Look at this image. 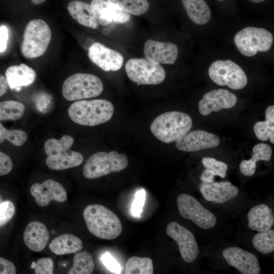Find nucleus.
<instances>
[{
  "label": "nucleus",
  "mask_w": 274,
  "mask_h": 274,
  "mask_svg": "<svg viewBox=\"0 0 274 274\" xmlns=\"http://www.w3.org/2000/svg\"><path fill=\"white\" fill-rule=\"evenodd\" d=\"M254 248L262 254L270 253L274 251V230L259 232L252 239Z\"/></svg>",
  "instance_id": "473e14b6"
},
{
  "label": "nucleus",
  "mask_w": 274,
  "mask_h": 274,
  "mask_svg": "<svg viewBox=\"0 0 274 274\" xmlns=\"http://www.w3.org/2000/svg\"><path fill=\"white\" fill-rule=\"evenodd\" d=\"M202 163L206 168L213 171L216 175L222 178L226 176L228 168L227 165L221 161H218L212 157H204L202 159Z\"/></svg>",
  "instance_id": "c9c22d12"
},
{
  "label": "nucleus",
  "mask_w": 274,
  "mask_h": 274,
  "mask_svg": "<svg viewBox=\"0 0 274 274\" xmlns=\"http://www.w3.org/2000/svg\"><path fill=\"white\" fill-rule=\"evenodd\" d=\"M227 263L243 274H258L260 267L255 255L235 247L225 249L222 253Z\"/></svg>",
  "instance_id": "dca6fc26"
},
{
  "label": "nucleus",
  "mask_w": 274,
  "mask_h": 274,
  "mask_svg": "<svg viewBox=\"0 0 274 274\" xmlns=\"http://www.w3.org/2000/svg\"><path fill=\"white\" fill-rule=\"evenodd\" d=\"M16 268L11 261L0 257V274H15Z\"/></svg>",
  "instance_id": "79ce46f5"
},
{
  "label": "nucleus",
  "mask_w": 274,
  "mask_h": 274,
  "mask_svg": "<svg viewBox=\"0 0 274 274\" xmlns=\"http://www.w3.org/2000/svg\"><path fill=\"white\" fill-rule=\"evenodd\" d=\"M83 161V157L80 153L69 149L48 156L46 163L50 169L60 170L78 166Z\"/></svg>",
  "instance_id": "b1692460"
},
{
  "label": "nucleus",
  "mask_w": 274,
  "mask_h": 274,
  "mask_svg": "<svg viewBox=\"0 0 274 274\" xmlns=\"http://www.w3.org/2000/svg\"><path fill=\"white\" fill-rule=\"evenodd\" d=\"M94 268L91 254L86 251L75 253L73 266L67 272L68 274H91Z\"/></svg>",
  "instance_id": "cd10ccee"
},
{
  "label": "nucleus",
  "mask_w": 274,
  "mask_h": 274,
  "mask_svg": "<svg viewBox=\"0 0 274 274\" xmlns=\"http://www.w3.org/2000/svg\"><path fill=\"white\" fill-rule=\"evenodd\" d=\"M30 192L36 203L42 207L47 206L52 200L62 202L67 199L64 187L51 179L45 180L42 183H34L30 187Z\"/></svg>",
  "instance_id": "f8f14e48"
},
{
  "label": "nucleus",
  "mask_w": 274,
  "mask_h": 274,
  "mask_svg": "<svg viewBox=\"0 0 274 274\" xmlns=\"http://www.w3.org/2000/svg\"><path fill=\"white\" fill-rule=\"evenodd\" d=\"M265 121H259L254 126L256 137L260 141L269 139L270 133L274 131V106L267 107L265 111Z\"/></svg>",
  "instance_id": "7c9ffc66"
},
{
  "label": "nucleus",
  "mask_w": 274,
  "mask_h": 274,
  "mask_svg": "<svg viewBox=\"0 0 274 274\" xmlns=\"http://www.w3.org/2000/svg\"><path fill=\"white\" fill-rule=\"evenodd\" d=\"M199 190L207 201L222 203L235 197L238 193V188L228 181L221 182H202Z\"/></svg>",
  "instance_id": "6ab92c4d"
},
{
  "label": "nucleus",
  "mask_w": 274,
  "mask_h": 274,
  "mask_svg": "<svg viewBox=\"0 0 274 274\" xmlns=\"http://www.w3.org/2000/svg\"><path fill=\"white\" fill-rule=\"evenodd\" d=\"M36 76L35 71L24 63L10 66L5 72L8 86L12 89L32 84Z\"/></svg>",
  "instance_id": "412c9836"
},
{
  "label": "nucleus",
  "mask_w": 274,
  "mask_h": 274,
  "mask_svg": "<svg viewBox=\"0 0 274 274\" xmlns=\"http://www.w3.org/2000/svg\"><path fill=\"white\" fill-rule=\"evenodd\" d=\"M177 205L180 215L191 220L200 228L210 229L216 224L215 216L190 195L180 194L177 198Z\"/></svg>",
  "instance_id": "9d476101"
},
{
  "label": "nucleus",
  "mask_w": 274,
  "mask_h": 274,
  "mask_svg": "<svg viewBox=\"0 0 274 274\" xmlns=\"http://www.w3.org/2000/svg\"><path fill=\"white\" fill-rule=\"evenodd\" d=\"M166 232L178 244L181 257L188 263L194 261L199 254L197 243L194 235L176 222L167 226Z\"/></svg>",
  "instance_id": "9b49d317"
},
{
  "label": "nucleus",
  "mask_w": 274,
  "mask_h": 274,
  "mask_svg": "<svg viewBox=\"0 0 274 274\" xmlns=\"http://www.w3.org/2000/svg\"><path fill=\"white\" fill-rule=\"evenodd\" d=\"M250 1L254 3H261L262 2H264L265 0H250Z\"/></svg>",
  "instance_id": "09e8293b"
},
{
  "label": "nucleus",
  "mask_w": 274,
  "mask_h": 274,
  "mask_svg": "<svg viewBox=\"0 0 274 274\" xmlns=\"http://www.w3.org/2000/svg\"><path fill=\"white\" fill-rule=\"evenodd\" d=\"M88 56L93 63L106 72L119 70L124 62L121 54L98 42L89 47Z\"/></svg>",
  "instance_id": "4468645a"
},
{
  "label": "nucleus",
  "mask_w": 274,
  "mask_h": 274,
  "mask_svg": "<svg viewBox=\"0 0 274 274\" xmlns=\"http://www.w3.org/2000/svg\"><path fill=\"white\" fill-rule=\"evenodd\" d=\"M101 261L110 270L113 272H119L120 266L115 259L108 253H106L101 257Z\"/></svg>",
  "instance_id": "a19ab883"
},
{
  "label": "nucleus",
  "mask_w": 274,
  "mask_h": 274,
  "mask_svg": "<svg viewBox=\"0 0 274 274\" xmlns=\"http://www.w3.org/2000/svg\"><path fill=\"white\" fill-rule=\"evenodd\" d=\"M218 1H223V0H218Z\"/></svg>",
  "instance_id": "3c124183"
},
{
  "label": "nucleus",
  "mask_w": 274,
  "mask_h": 274,
  "mask_svg": "<svg viewBox=\"0 0 274 274\" xmlns=\"http://www.w3.org/2000/svg\"><path fill=\"white\" fill-rule=\"evenodd\" d=\"M192 126L191 117L187 114L177 111L162 113L152 122L150 130L153 134L164 143L176 142Z\"/></svg>",
  "instance_id": "7ed1b4c3"
},
{
  "label": "nucleus",
  "mask_w": 274,
  "mask_h": 274,
  "mask_svg": "<svg viewBox=\"0 0 274 274\" xmlns=\"http://www.w3.org/2000/svg\"><path fill=\"white\" fill-rule=\"evenodd\" d=\"M103 84L96 76L76 73L67 77L62 86L63 97L69 101L94 97L103 91Z\"/></svg>",
  "instance_id": "39448f33"
},
{
  "label": "nucleus",
  "mask_w": 274,
  "mask_h": 274,
  "mask_svg": "<svg viewBox=\"0 0 274 274\" xmlns=\"http://www.w3.org/2000/svg\"><path fill=\"white\" fill-rule=\"evenodd\" d=\"M273 134H274V131L270 133V136H269V140H270V142L272 144H274V136H273Z\"/></svg>",
  "instance_id": "de8ad7c7"
},
{
  "label": "nucleus",
  "mask_w": 274,
  "mask_h": 274,
  "mask_svg": "<svg viewBox=\"0 0 274 274\" xmlns=\"http://www.w3.org/2000/svg\"><path fill=\"white\" fill-rule=\"evenodd\" d=\"M24 105L15 100H9L0 102V122L2 121H15L24 115Z\"/></svg>",
  "instance_id": "c85d7f7f"
},
{
  "label": "nucleus",
  "mask_w": 274,
  "mask_h": 274,
  "mask_svg": "<svg viewBox=\"0 0 274 274\" xmlns=\"http://www.w3.org/2000/svg\"><path fill=\"white\" fill-rule=\"evenodd\" d=\"M215 174L210 169L206 168L200 176V180L202 182H214Z\"/></svg>",
  "instance_id": "c03bdc74"
},
{
  "label": "nucleus",
  "mask_w": 274,
  "mask_h": 274,
  "mask_svg": "<svg viewBox=\"0 0 274 274\" xmlns=\"http://www.w3.org/2000/svg\"><path fill=\"white\" fill-rule=\"evenodd\" d=\"M145 194V191L143 189L136 192L131 208V213L134 216H140L144 204Z\"/></svg>",
  "instance_id": "58836bf2"
},
{
  "label": "nucleus",
  "mask_w": 274,
  "mask_h": 274,
  "mask_svg": "<svg viewBox=\"0 0 274 274\" xmlns=\"http://www.w3.org/2000/svg\"><path fill=\"white\" fill-rule=\"evenodd\" d=\"M15 208L9 200L0 203V228L7 224L15 214Z\"/></svg>",
  "instance_id": "e433bc0d"
},
{
  "label": "nucleus",
  "mask_w": 274,
  "mask_h": 274,
  "mask_svg": "<svg viewBox=\"0 0 274 274\" xmlns=\"http://www.w3.org/2000/svg\"><path fill=\"white\" fill-rule=\"evenodd\" d=\"M90 5L98 24L102 26L112 22L123 23L130 19L129 13L107 0H92Z\"/></svg>",
  "instance_id": "f3484780"
},
{
  "label": "nucleus",
  "mask_w": 274,
  "mask_h": 274,
  "mask_svg": "<svg viewBox=\"0 0 274 274\" xmlns=\"http://www.w3.org/2000/svg\"><path fill=\"white\" fill-rule=\"evenodd\" d=\"M178 53L177 46L172 43L148 40L144 44V54L146 58L154 63L174 64Z\"/></svg>",
  "instance_id": "a211bd4d"
},
{
  "label": "nucleus",
  "mask_w": 274,
  "mask_h": 274,
  "mask_svg": "<svg viewBox=\"0 0 274 274\" xmlns=\"http://www.w3.org/2000/svg\"><path fill=\"white\" fill-rule=\"evenodd\" d=\"M30 1L33 4L35 5H39L44 2L46 0H30Z\"/></svg>",
  "instance_id": "49530a36"
},
{
  "label": "nucleus",
  "mask_w": 274,
  "mask_h": 274,
  "mask_svg": "<svg viewBox=\"0 0 274 274\" xmlns=\"http://www.w3.org/2000/svg\"><path fill=\"white\" fill-rule=\"evenodd\" d=\"M211 80L220 86H227L234 90L244 88L248 80L244 70L229 59L218 60L213 62L208 70Z\"/></svg>",
  "instance_id": "6e6552de"
},
{
  "label": "nucleus",
  "mask_w": 274,
  "mask_h": 274,
  "mask_svg": "<svg viewBox=\"0 0 274 274\" xmlns=\"http://www.w3.org/2000/svg\"><path fill=\"white\" fill-rule=\"evenodd\" d=\"M51 36V29L44 20H30L24 29L20 46L21 54L28 59L42 56L48 49Z\"/></svg>",
  "instance_id": "20e7f679"
},
{
  "label": "nucleus",
  "mask_w": 274,
  "mask_h": 274,
  "mask_svg": "<svg viewBox=\"0 0 274 274\" xmlns=\"http://www.w3.org/2000/svg\"><path fill=\"white\" fill-rule=\"evenodd\" d=\"M73 143L74 139L68 135H63L60 140L51 138L46 141L44 147V151L47 156L53 155L71 149Z\"/></svg>",
  "instance_id": "72a5a7b5"
},
{
  "label": "nucleus",
  "mask_w": 274,
  "mask_h": 274,
  "mask_svg": "<svg viewBox=\"0 0 274 274\" xmlns=\"http://www.w3.org/2000/svg\"><path fill=\"white\" fill-rule=\"evenodd\" d=\"M125 70L128 78L137 85H157L165 79L166 73L158 63L146 58H131L126 63Z\"/></svg>",
  "instance_id": "1a4fd4ad"
},
{
  "label": "nucleus",
  "mask_w": 274,
  "mask_h": 274,
  "mask_svg": "<svg viewBox=\"0 0 274 274\" xmlns=\"http://www.w3.org/2000/svg\"><path fill=\"white\" fill-rule=\"evenodd\" d=\"M114 107L106 99L78 100L69 107L68 115L74 122L81 125L94 126L109 121Z\"/></svg>",
  "instance_id": "f03ea898"
},
{
  "label": "nucleus",
  "mask_w": 274,
  "mask_h": 274,
  "mask_svg": "<svg viewBox=\"0 0 274 274\" xmlns=\"http://www.w3.org/2000/svg\"><path fill=\"white\" fill-rule=\"evenodd\" d=\"M273 37L267 30L248 26L239 31L234 36L235 45L243 55L251 57L259 52H266L272 46Z\"/></svg>",
  "instance_id": "0eeeda50"
},
{
  "label": "nucleus",
  "mask_w": 274,
  "mask_h": 274,
  "mask_svg": "<svg viewBox=\"0 0 274 274\" xmlns=\"http://www.w3.org/2000/svg\"><path fill=\"white\" fill-rule=\"evenodd\" d=\"M49 238L50 233L46 226L39 221L28 223L23 235L26 246L35 252L42 251L46 248Z\"/></svg>",
  "instance_id": "aec40b11"
},
{
  "label": "nucleus",
  "mask_w": 274,
  "mask_h": 274,
  "mask_svg": "<svg viewBox=\"0 0 274 274\" xmlns=\"http://www.w3.org/2000/svg\"><path fill=\"white\" fill-rule=\"evenodd\" d=\"M83 217L89 231L103 239H114L121 233L122 227L117 216L107 207L99 204L87 206Z\"/></svg>",
  "instance_id": "f257e3e1"
},
{
  "label": "nucleus",
  "mask_w": 274,
  "mask_h": 274,
  "mask_svg": "<svg viewBox=\"0 0 274 274\" xmlns=\"http://www.w3.org/2000/svg\"><path fill=\"white\" fill-rule=\"evenodd\" d=\"M82 248L81 239L72 234L60 235L54 238L49 245L50 251L58 255L75 253Z\"/></svg>",
  "instance_id": "393cba45"
},
{
  "label": "nucleus",
  "mask_w": 274,
  "mask_h": 274,
  "mask_svg": "<svg viewBox=\"0 0 274 274\" xmlns=\"http://www.w3.org/2000/svg\"><path fill=\"white\" fill-rule=\"evenodd\" d=\"M153 264L151 258L133 256L126 262L125 274H152Z\"/></svg>",
  "instance_id": "c756f323"
},
{
  "label": "nucleus",
  "mask_w": 274,
  "mask_h": 274,
  "mask_svg": "<svg viewBox=\"0 0 274 274\" xmlns=\"http://www.w3.org/2000/svg\"><path fill=\"white\" fill-rule=\"evenodd\" d=\"M247 218L249 228L259 232L270 230L274 224L272 210L265 204H260L251 208L248 213Z\"/></svg>",
  "instance_id": "4be33fe9"
},
{
  "label": "nucleus",
  "mask_w": 274,
  "mask_h": 274,
  "mask_svg": "<svg viewBox=\"0 0 274 274\" xmlns=\"http://www.w3.org/2000/svg\"><path fill=\"white\" fill-rule=\"evenodd\" d=\"M36 274H53L54 264L49 257L39 259L33 267Z\"/></svg>",
  "instance_id": "4c0bfd02"
},
{
  "label": "nucleus",
  "mask_w": 274,
  "mask_h": 274,
  "mask_svg": "<svg viewBox=\"0 0 274 274\" xmlns=\"http://www.w3.org/2000/svg\"><path fill=\"white\" fill-rule=\"evenodd\" d=\"M187 15L193 22L204 25L211 17V10L204 0H181Z\"/></svg>",
  "instance_id": "bb28decb"
},
{
  "label": "nucleus",
  "mask_w": 274,
  "mask_h": 274,
  "mask_svg": "<svg viewBox=\"0 0 274 274\" xmlns=\"http://www.w3.org/2000/svg\"><path fill=\"white\" fill-rule=\"evenodd\" d=\"M67 9L72 18L81 25L92 29L98 27V22L88 3L79 0L73 1L69 3Z\"/></svg>",
  "instance_id": "5701e85b"
},
{
  "label": "nucleus",
  "mask_w": 274,
  "mask_h": 274,
  "mask_svg": "<svg viewBox=\"0 0 274 274\" xmlns=\"http://www.w3.org/2000/svg\"><path fill=\"white\" fill-rule=\"evenodd\" d=\"M272 151L271 147L266 144L259 143L252 149V157L249 160H244L239 164L241 173L245 176L250 177L255 173L256 164L259 160H270Z\"/></svg>",
  "instance_id": "a878e982"
},
{
  "label": "nucleus",
  "mask_w": 274,
  "mask_h": 274,
  "mask_svg": "<svg viewBox=\"0 0 274 274\" xmlns=\"http://www.w3.org/2000/svg\"><path fill=\"white\" fill-rule=\"evenodd\" d=\"M27 133L23 130L19 129L8 130L0 122V143L5 140L14 146H21L26 141Z\"/></svg>",
  "instance_id": "f704fd0d"
},
{
  "label": "nucleus",
  "mask_w": 274,
  "mask_h": 274,
  "mask_svg": "<svg viewBox=\"0 0 274 274\" xmlns=\"http://www.w3.org/2000/svg\"><path fill=\"white\" fill-rule=\"evenodd\" d=\"M13 162L6 153L0 151V176L9 174L12 169Z\"/></svg>",
  "instance_id": "ea45409f"
},
{
  "label": "nucleus",
  "mask_w": 274,
  "mask_h": 274,
  "mask_svg": "<svg viewBox=\"0 0 274 274\" xmlns=\"http://www.w3.org/2000/svg\"><path fill=\"white\" fill-rule=\"evenodd\" d=\"M2 202V198L1 197V195L0 194V203Z\"/></svg>",
  "instance_id": "8fccbe9b"
},
{
  "label": "nucleus",
  "mask_w": 274,
  "mask_h": 274,
  "mask_svg": "<svg viewBox=\"0 0 274 274\" xmlns=\"http://www.w3.org/2000/svg\"><path fill=\"white\" fill-rule=\"evenodd\" d=\"M235 94L224 89L213 90L206 93L198 102V109L203 116H208L212 112H219L230 109L236 104Z\"/></svg>",
  "instance_id": "ddd939ff"
},
{
  "label": "nucleus",
  "mask_w": 274,
  "mask_h": 274,
  "mask_svg": "<svg viewBox=\"0 0 274 274\" xmlns=\"http://www.w3.org/2000/svg\"><path fill=\"white\" fill-rule=\"evenodd\" d=\"M176 147L185 152H193L217 147L219 138L215 134L201 130L189 131L175 142Z\"/></svg>",
  "instance_id": "2eb2a0df"
},
{
  "label": "nucleus",
  "mask_w": 274,
  "mask_h": 274,
  "mask_svg": "<svg viewBox=\"0 0 274 274\" xmlns=\"http://www.w3.org/2000/svg\"><path fill=\"white\" fill-rule=\"evenodd\" d=\"M115 4L127 13L135 16L145 14L149 9L147 0H107Z\"/></svg>",
  "instance_id": "2f4dec72"
},
{
  "label": "nucleus",
  "mask_w": 274,
  "mask_h": 274,
  "mask_svg": "<svg viewBox=\"0 0 274 274\" xmlns=\"http://www.w3.org/2000/svg\"><path fill=\"white\" fill-rule=\"evenodd\" d=\"M8 30L5 25L0 26V52L6 50L8 40Z\"/></svg>",
  "instance_id": "37998d69"
},
{
  "label": "nucleus",
  "mask_w": 274,
  "mask_h": 274,
  "mask_svg": "<svg viewBox=\"0 0 274 274\" xmlns=\"http://www.w3.org/2000/svg\"><path fill=\"white\" fill-rule=\"evenodd\" d=\"M128 165L127 156L114 151L109 153L98 152L87 159L83 167V176L93 179L107 175L111 173L119 172Z\"/></svg>",
  "instance_id": "423d86ee"
},
{
  "label": "nucleus",
  "mask_w": 274,
  "mask_h": 274,
  "mask_svg": "<svg viewBox=\"0 0 274 274\" xmlns=\"http://www.w3.org/2000/svg\"><path fill=\"white\" fill-rule=\"evenodd\" d=\"M8 87L5 77L0 74V97L6 93Z\"/></svg>",
  "instance_id": "a18cd8bd"
}]
</instances>
